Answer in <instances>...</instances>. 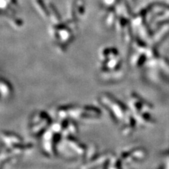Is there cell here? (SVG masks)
I'll return each instance as SVG.
<instances>
[{
    "instance_id": "obj_9",
    "label": "cell",
    "mask_w": 169,
    "mask_h": 169,
    "mask_svg": "<svg viewBox=\"0 0 169 169\" xmlns=\"http://www.w3.org/2000/svg\"><path fill=\"white\" fill-rule=\"evenodd\" d=\"M1 141L5 148H11L23 143V140L18 135L7 131H2Z\"/></svg>"
},
{
    "instance_id": "obj_10",
    "label": "cell",
    "mask_w": 169,
    "mask_h": 169,
    "mask_svg": "<svg viewBox=\"0 0 169 169\" xmlns=\"http://www.w3.org/2000/svg\"><path fill=\"white\" fill-rule=\"evenodd\" d=\"M0 89H1V97L2 99H8L13 95V87L10 83L7 80L2 78L0 83Z\"/></svg>"
},
{
    "instance_id": "obj_1",
    "label": "cell",
    "mask_w": 169,
    "mask_h": 169,
    "mask_svg": "<svg viewBox=\"0 0 169 169\" xmlns=\"http://www.w3.org/2000/svg\"><path fill=\"white\" fill-rule=\"evenodd\" d=\"M99 56L101 63V73L104 78L118 80L123 76L122 59L116 49L110 47H104L100 50Z\"/></svg>"
},
{
    "instance_id": "obj_4",
    "label": "cell",
    "mask_w": 169,
    "mask_h": 169,
    "mask_svg": "<svg viewBox=\"0 0 169 169\" xmlns=\"http://www.w3.org/2000/svg\"><path fill=\"white\" fill-rule=\"evenodd\" d=\"M40 136V147L42 152L49 158L55 157L57 153L58 143L63 138L61 135L55 133L50 128H49Z\"/></svg>"
},
{
    "instance_id": "obj_2",
    "label": "cell",
    "mask_w": 169,
    "mask_h": 169,
    "mask_svg": "<svg viewBox=\"0 0 169 169\" xmlns=\"http://www.w3.org/2000/svg\"><path fill=\"white\" fill-rule=\"evenodd\" d=\"M98 101L104 109L107 110L115 123H123L125 115L130 110L129 107L125 106L109 93L102 94L98 98Z\"/></svg>"
},
{
    "instance_id": "obj_12",
    "label": "cell",
    "mask_w": 169,
    "mask_h": 169,
    "mask_svg": "<svg viewBox=\"0 0 169 169\" xmlns=\"http://www.w3.org/2000/svg\"><path fill=\"white\" fill-rule=\"evenodd\" d=\"M123 164L119 156L118 157V156L112 154L109 161L107 168H121L123 167Z\"/></svg>"
},
{
    "instance_id": "obj_6",
    "label": "cell",
    "mask_w": 169,
    "mask_h": 169,
    "mask_svg": "<svg viewBox=\"0 0 169 169\" xmlns=\"http://www.w3.org/2000/svg\"><path fill=\"white\" fill-rule=\"evenodd\" d=\"M101 111L93 106L70 105L68 117L73 119H95L100 117Z\"/></svg>"
},
{
    "instance_id": "obj_13",
    "label": "cell",
    "mask_w": 169,
    "mask_h": 169,
    "mask_svg": "<svg viewBox=\"0 0 169 169\" xmlns=\"http://www.w3.org/2000/svg\"><path fill=\"white\" fill-rule=\"evenodd\" d=\"M115 16L114 13L113 12H111L107 16V18H106V25H107V27L109 28H112L113 24H114V22L115 20Z\"/></svg>"
},
{
    "instance_id": "obj_7",
    "label": "cell",
    "mask_w": 169,
    "mask_h": 169,
    "mask_svg": "<svg viewBox=\"0 0 169 169\" xmlns=\"http://www.w3.org/2000/svg\"><path fill=\"white\" fill-rule=\"evenodd\" d=\"M144 153L141 149H132L121 151L119 154L123 165H130L132 162L140 160L143 158Z\"/></svg>"
},
{
    "instance_id": "obj_8",
    "label": "cell",
    "mask_w": 169,
    "mask_h": 169,
    "mask_svg": "<svg viewBox=\"0 0 169 169\" xmlns=\"http://www.w3.org/2000/svg\"><path fill=\"white\" fill-rule=\"evenodd\" d=\"M112 154L105 152L102 154H97L92 161L83 164L81 168H107L109 161Z\"/></svg>"
},
{
    "instance_id": "obj_3",
    "label": "cell",
    "mask_w": 169,
    "mask_h": 169,
    "mask_svg": "<svg viewBox=\"0 0 169 169\" xmlns=\"http://www.w3.org/2000/svg\"><path fill=\"white\" fill-rule=\"evenodd\" d=\"M75 32L69 27L59 23L50 27V35L61 52L66 50V46L73 41Z\"/></svg>"
},
{
    "instance_id": "obj_5",
    "label": "cell",
    "mask_w": 169,
    "mask_h": 169,
    "mask_svg": "<svg viewBox=\"0 0 169 169\" xmlns=\"http://www.w3.org/2000/svg\"><path fill=\"white\" fill-rule=\"evenodd\" d=\"M52 123V119L47 113L43 111H37L33 113L30 119V132L33 136H40Z\"/></svg>"
},
{
    "instance_id": "obj_11",
    "label": "cell",
    "mask_w": 169,
    "mask_h": 169,
    "mask_svg": "<svg viewBox=\"0 0 169 169\" xmlns=\"http://www.w3.org/2000/svg\"><path fill=\"white\" fill-rule=\"evenodd\" d=\"M97 154V147L95 145L91 144L89 146L87 147L86 151L83 157V164H86L87 162L90 161L95 158Z\"/></svg>"
}]
</instances>
